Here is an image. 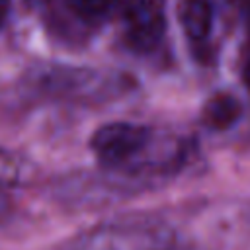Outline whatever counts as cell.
Listing matches in <instances>:
<instances>
[{
    "mask_svg": "<svg viewBox=\"0 0 250 250\" xmlns=\"http://www.w3.org/2000/svg\"><path fill=\"white\" fill-rule=\"evenodd\" d=\"M176 244V234L164 221L127 217L80 230L59 250H174Z\"/></svg>",
    "mask_w": 250,
    "mask_h": 250,
    "instance_id": "1",
    "label": "cell"
},
{
    "mask_svg": "<svg viewBox=\"0 0 250 250\" xmlns=\"http://www.w3.org/2000/svg\"><path fill=\"white\" fill-rule=\"evenodd\" d=\"M37 90L47 92L57 98H68V100H90V98H102L107 92H113L111 84L84 68H49L43 72H37L33 78Z\"/></svg>",
    "mask_w": 250,
    "mask_h": 250,
    "instance_id": "2",
    "label": "cell"
},
{
    "mask_svg": "<svg viewBox=\"0 0 250 250\" xmlns=\"http://www.w3.org/2000/svg\"><path fill=\"white\" fill-rule=\"evenodd\" d=\"M121 10L129 45L137 51L154 49L166 29L162 0H123Z\"/></svg>",
    "mask_w": 250,
    "mask_h": 250,
    "instance_id": "3",
    "label": "cell"
},
{
    "mask_svg": "<svg viewBox=\"0 0 250 250\" xmlns=\"http://www.w3.org/2000/svg\"><path fill=\"white\" fill-rule=\"evenodd\" d=\"M242 115V105L232 94L221 92L209 98L201 109V119L209 129L225 131L230 129Z\"/></svg>",
    "mask_w": 250,
    "mask_h": 250,
    "instance_id": "4",
    "label": "cell"
},
{
    "mask_svg": "<svg viewBox=\"0 0 250 250\" xmlns=\"http://www.w3.org/2000/svg\"><path fill=\"white\" fill-rule=\"evenodd\" d=\"M180 21L193 41H203L213 23V10L207 0H184L180 4Z\"/></svg>",
    "mask_w": 250,
    "mask_h": 250,
    "instance_id": "5",
    "label": "cell"
},
{
    "mask_svg": "<svg viewBox=\"0 0 250 250\" xmlns=\"http://www.w3.org/2000/svg\"><path fill=\"white\" fill-rule=\"evenodd\" d=\"M33 166L20 154L0 150V188L27 184L33 178Z\"/></svg>",
    "mask_w": 250,
    "mask_h": 250,
    "instance_id": "6",
    "label": "cell"
},
{
    "mask_svg": "<svg viewBox=\"0 0 250 250\" xmlns=\"http://www.w3.org/2000/svg\"><path fill=\"white\" fill-rule=\"evenodd\" d=\"M68 8L82 20H100L115 4V0H66Z\"/></svg>",
    "mask_w": 250,
    "mask_h": 250,
    "instance_id": "7",
    "label": "cell"
},
{
    "mask_svg": "<svg viewBox=\"0 0 250 250\" xmlns=\"http://www.w3.org/2000/svg\"><path fill=\"white\" fill-rule=\"evenodd\" d=\"M8 6H10V0H0V25H2V23H4V20H6Z\"/></svg>",
    "mask_w": 250,
    "mask_h": 250,
    "instance_id": "8",
    "label": "cell"
},
{
    "mask_svg": "<svg viewBox=\"0 0 250 250\" xmlns=\"http://www.w3.org/2000/svg\"><path fill=\"white\" fill-rule=\"evenodd\" d=\"M244 84H246V88L250 90V61H248L246 66H244Z\"/></svg>",
    "mask_w": 250,
    "mask_h": 250,
    "instance_id": "9",
    "label": "cell"
},
{
    "mask_svg": "<svg viewBox=\"0 0 250 250\" xmlns=\"http://www.w3.org/2000/svg\"><path fill=\"white\" fill-rule=\"evenodd\" d=\"M29 4H35V6H39V4H43V2H47V0H27Z\"/></svg>",
    "mask_w": 250,
    "mask_h": 250,
    "instance_id": "10",
    "label": "cell"
},
{
    "mask_svg": "<svg viewBox=\"0 0 250 250\" xmlns=\"http://www.w3.org/2000/svg\"><path fill=\"white\" fill-rule=\"evenodd\" d=\"M248 31H250V8H248Z\"/></svg>",
    "mask_w": 250,
    "mask_h": 250,
    "instance_id": "11",
    "label": "cell"
}]
</instances>
